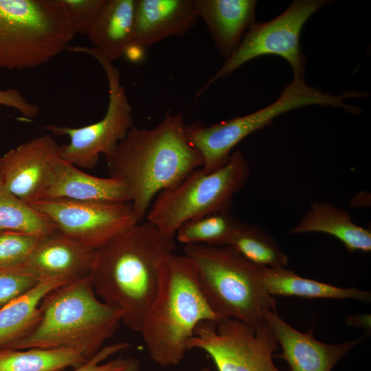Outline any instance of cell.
<instances>
[{
  "mask_svg": "<svg viewBox=\"0 0 371 371\" xmlns=\"http://www.w3.org/2000/svg\"><path fill=\"white\" fill-rule=\"evenodd\" d=\"M181 113L168 110L150 128L133 125L104 156L110 177L122 182L141 223L156 196L201 168L199 152L188 140Z\"/></svg>",
  "mask_w": 371,
  "mask_h": 371,
  "instance_id": "6da1fadb",
  "label": "cell"
},
{
  "mask_svg": "<svg viewBox=\"0 0 371 371\" xmlns=\"http://www.w3.org/2000/svg\"><path fill=\"white\" fill-rule=\"evenodd\" d=\"M175 248V238L146 221L95 250L89 274L94 291L122 312L129 329L140 332L157 293L161 262Z\"/></svg>",
  "mask_w": 371,
  "mask_h": 371,
  "instance_id": "7a4b0ae2",
  "label": "cell"
},
{
  "mask_svg": "<svg viewBox=\"0 0 371 371\" xmlns=\"http://www.w3.org/2000/svg\"><path fill=\"white\" fill-rule=\"evenodd\" d=\"M221 319L204 297L192 261L175 253L165 258L157 295L139 332L150 359L164 368L177 365L197 325Z\"/></svg>",
  "mask_w": 371,
  "mask_h": 371,
  "instance_id": "3957f363",
  "label": "cell"
},
{
  "mask_svg": "<svg viewBox=\"0 0 371 371\" xmlns=\"http://www.w3.org/2000/svg\"><path fill=\"white\" fill-rule=\"evenodd\" d=\"M39 307L32 330L4 349L73 348L93 356L122 323V312L97 296L89 276L54 289Z\"/></svg>",
  "mask_w": 371,
  "mask_h": 371,
  "instance_id": "277c9868",
  "label": "cell"
},
{
  "mask_svg": "<svg viewBox=\"0 0 371 371\" xmlns=\"http://www.w3.org/2000/svg\"><path fill=\"white\" fill-rule=\"evenodd\" d=\"M183 250L194 267L204 297L221 318L236 319L256 329L265 322L264 311L276 308V299L261 282L263 267L231 246L189 245Z\"/></svg>",
  "mask_w": 371,
  "mask_h": 371,
  "instance_id": "5b68a950",
  "label": "cell"
},
{
  "mask_svg": "<svg viewBox=\"0 0 371 371\" xmlns=\"http://www.w3.org/2000/svg\"><path fill=\"white\" fill-rule=\"evenodd\" d=\"M75 36L60 0H0V69L42 65Z\"/></svg>",
  "mask_w": 371,
  "mask_h": 371,
  "instance_id": "8992f818",
  "label": "cell"
},
{
  "mask_svg": "<svg viewBox=\"0 0 371 371\" xmlns=\"http://www.w3.org/2000/svg\"><path fill=\"white\" fill-rule=\"evenodd\" d=\"M249 171V163L240 150L232 153L227 163L212 172L196 169L156 196L146 221L165 236L175 238L184 223L230 210L234 196L245 185Z\"/></svg>",
  "mask_w": 371,
  "mask_h": 371,
  "instance_id": "52a82bcc",
  "label": "cell"
},
{
  "mask_svg": "<svg viewBox=\"0 0 371 371\" xmlns=\"http://www.w3.org/2000/svg\"><path fill=\"white\" fill-rule=\"evenodd\" d=\"M349 94L323 92L306 85L304 78H295L286 85L273 103L243 116L211 124L200 122L186 125V134L190 144L201 154V170L212 172L225 165L234 147L251 133L269 126L278 115L308 105L348 109L344 101Z\"/></svg>",
  "mask_w": 371,
  "mask_h": 371,
  "instance_id": "ba28073f",
  "label": "cell"
},
{
  "mask_svg": "<svg viewBox=\"0 0 371 371\" xmlns=\"http://www.w3.org/2000/svg\"><path fill=\"white\" fill-rule=\"evenodd\" d=\"M70 52L83 53L95 58L102 67L109 87V104L99 121L79 128L49 124L45 129L57 136L67 135L69 142L60 146L61 159L83 169H93L100 156L110 154L134 125L133 109L118 69L93 47L69 46Z\"/></svg>",
  "mask_w": 371,
  "mask_h": 371,
  "instance_id": "9c48e42d",
  "label": "cell"
},
{
  "mask_svg": "<svg viewBox=\"0 0 371 371\" xmlns=\"http://www.w3.org/2000/svg\"><path fill=\"white\" fill-rule=\"evenodd\" d=\"M330 3L326 0H295L276 18L254 23L236 51L196 93V98L216 81L230 76L248 61L265 55L283 58L291 65L293 78H303L306 58L300 41L301 31L315 12Z\"/></svg>",
  "mask_w": 371,
  "mask_h": 371,
  "instance_id": "30bf717a",
  "label": "cell"
},
{
  "mask_svg": "<svg viewBox=\"0 0 371 371\" xmlns=\"http://www.w3.org/2000/svg\"><path fill=\"white\" fill-rule=\"evenodd\" d=\"M187 347L207 353L218 371H283L273 361L279 344L265 322L256 329L232 318L202 322Z\"/></svg>",
  "mask_w": 371,
  "mask_h": 371,
  "instance_id": "8fae6325",
  "label": "cell"
},
{
  "mask_svg": "<svg viewBox=\"0 0 371 371\" xmlns=\"http://www.w3.org/2000/svg\"><path fill=\"white\" fill-rule=\"evenodd\" d=\"M30 205L59 232L94 250L140 223L128 202L43 199Z\"/></svg>",
  "mask_w": 371,
  "mask_h": 371,
  "instance_id": "7c38bea8",
  "label": "cell"
},
{
  "mask_svg": "<svg viewBox=\"0 0 371 371\" xmlns=\"http://www.w3.org/2000/svg\"><path fill=\"white\" fill-rule=\"evenodd\" d=\"M60 146L51 134L30 139L0 156V179L21 201H41L56 161Z\"/></svg>",
  "mask_w": 371,
  "mask_h": 371,
  "instance_id": "4fadbf2b",
  "label": "cell"
},
{
  "mask_svg": "<svg viewBox=\"0 0 371 371\" xmlns=\"http://www.w3.org/2000/svg\"><path fill=\"white\" fill-rule=\"evenodd\" d=\"M95 251L56 230L43 236L26 261L14 269L38 282H70L89 276Z\"/></svg>",
  "mask_w": 371,
  "mask_h": 371,
  "instance_id": "5bb4252c",
  "label": "cell"
},
{
  "mask_svg": "<svg viewBox=\"0 0 371 371\" xmlns=\"http://www.w3.org/2000/svg\"><path fill=\"white\" fill-rule=\"evenodd\" d=\"M263 319L280 346L282 352L276 356L288 363L290 371H331L363 339L362 337L334 344L321 342L290 326L276 308L265 310Z\"/></svg>",
  "mask_w": 371,
  "mask_h": 371,
  "instance_id": "9a60e30c",
  "label": "cell"
},
{
  "mask_svg": "<svg viewBox=\"0 0 371 371\" xmlns=\"http://www.w3.org/2000/svg\"><path fill=\"white\" fill-rule=\"evenodd\" d=\"M199 19L194 0H137L129 49L146 50L167 38L183 36Z\"/></svg>",
  "mask_w": 371,
  "mask_h": 371,
  "instance_id": "2e32d148",
  "label": "cell"
},
{
  "mask_svg": "<svg viewBox=\"0 0 371 371\" xmlns=\"http://www.w3.org/2000/svg\"><path fill=\"white\" fill-rule=\"evenodd\" d=\"M43 199L130 203L126 186L112 178L85 172L60 157L53 168Z\"/></svg>",
  "mask_w": 371,
  "mask_h": 371,
  "instance_id": "e0dca14e",
  "label": "cell"
},
{
  "mask_svg": "<svg viewBox=\"0 0 371 371\" xmlns=\"http://www.w3.org/2000/svg\"><path fill=\"white\" fill-rule=\"evenodd\" d=\"M221 56L228 59L255 23L256 0H194Z\"/></svg>",
  "mask_w": 371,
  "mask_h": 371,
  "instance_id": "ac0fdd59",
  "label": "cell"
},
{
  "mask_svg": "<svg viewBox=\"0 0 371 371\" xmlns=\"http://www.w3.org/2000/svg\"><path fill=\"white\" fill-rule=\"evenodd\" d=\"M137 0H105L86 34L93 48L113 63L126 54L134 39Z\"/></svg>",
  "mask_w": 371,
  "mask_h": 371,
  "instance_id": "d6986e66",
  "label": "cell"
},
{
  "mask_svg": "<svg viewBox=\"0 0 371 371\" xmlns=\"http://www.w3.org/2000/svg\"><path fill=\"white\" fill-rule=\"evenodd\" d=\"M320 232L333 236L342 242L350 253L371 251L370 229L353 222L351 215L341 207L327 202H314L289 234Z\"/></svg>",
  "mask_w": 371,
  "mask_h": 371,
  "instance_id": "ffe728a7",
  "label": "cell"
},
{
  "mask_svg": "<svg viewBox=\"0 0 371 371\" xmlns=\"http://www.w3.org/2000/svg\"><path fill=\"white\" fill-rule=\"evenodd\" d=\"M261 282L270 295L322 299H354L370 302L371 293L357 288H341L297 276L285 267H263Z\"/></svg>",
  "mask_w": 371,
  "mask_h": 371,
  "instance_id": "44dd1931",
  "label": "cell"
},
{
  "mask_svg": "<svg viewBox=\"0 0 371 371\" xmlns=\"http://www.w3.org/2000/svg\"><path fill=\"white\" fill-rule=\"evenodd\" d=\"M69 282H40L32 290L0 308V349L7 348L28 335L38 322L40 304L54 289Z\"/></svg>",
  "mask_w": 371,
  "mask_h": 371,
  "instance_id": "7402d4cb",
  "label": "cell"
},
{
  "mask_svg": "<svg viewBox=\"0 0 371 371\" xmlns=\"http://www.w3.org/2000/svg\"><path fill=\"white\" fill-rule=\"evenodd\" d=\"M92 356L73 348L0 349V371H61Z\"/></svg>",
  "mask_w": 371,
  "mask_h": 371,
  "instance_id": "603a6c76",
  "label": "cell"
},
{
  "mask_svg": "<svg viewBox=\"0 0 371 371\" xmlns=\"http://www.w3.org/2000/svg\"><path fill=\"white\" fill-rule=\"evenodd\" d=\"M241 223L230 210L215 212L184 223L175 237L184 245L228 246Z\"/></svg>",
  "mask_w": 371,
  "mask_h": 371,
  "instance_id": "cb8c5ba5",
  "label": "cell"
},
{
  "mask_svg": "<svg viewBox=\"0 0 371 371\" xmlns=\"http://www.w3.org/2000/svg\"><path fill=\"white\" fill-rule=\"evenodd\" d=\"M228 246L260 267H286L289 262L288 256L274 238L254 225L242 223Z\"/></svg>",
  "mask_w": 371,
  "mask_h": 371,
  "instance_id": "d4e9b609",
  "label": "cell"
},
{
  "mask_svg": "<svg viewBox=\"0 0 371 371\" xmlns=\"http://www.w3.org/2000/svg\"><path fill=\"white\" fill-rule=\"evenodd\" d=\"M0 230L45 236L56 228L45 215L11 193L0 179Z\"/></svg>",
  "mask_w": 371,
  "mask_h": 371,
  "instance_id": "484cf974",
  "label": "cell"
},
{
  "mask_svg": "<svg viewBox=\"0 0 371 371\" xmlns=\"http://www.w3.org/2000/svg\"><path fill=\"white\" fill-rule=\"evenodd\" d=\"M43 236L0 230V269H15L23 265Z\"/></svg>",
  "mask_w": 371,
  "mask_h": 371,
  "instance_id": "4316f807",
  "label": "cell"
},
{
  "mask_svg": "<svg viewBox=\"0 0 371 371\" xmlns=\"http://www.w3.org/2000/svg\"><path fill=\"white\" fill-rule=\"evenodd\" d=\"M129 345L126 342H118L103 347L72 371H141L139 361L133 357L117 358L104 362L109 356L127 348Z\"/></svg>",
  "mask_w": 371,
  "mask_h": 371,
  "instance_id": "83f0119b",
  "label": "cell"
},
{
  "mask_svg": "<svg viewBox=\"0 0 371 371\" xmlns=\"http://www.w3.org/2000/svg\"><path fill=\"white\" fill-rule=\"evenodd\" d=\"M74 32L86 35L95 22L105 0H60Z\"/></svg>",
  "mask_w": 371,
  "mask_h": 371,
  "instance_id": "f1b7e54d",
  "label": "cell"
},
{
  "mask_svg": "<svg viewBox=\"0 0 371 371\" xmlns=\"http://www.w3.org/2000/svg\"><path fill=\"white\" fill-rule=\"evenodd\" d=\"M40 282L14 269H0V308L23 295Z\"/></svg>",
  "mask_w": 371,
  "mask_h": 371,
  "instance_id": "f546056e",
  "label": "cell"
},
{
  "mask_svg": "<svg viewBox=\"0 0 371 371\" xmlns=\"http://www.w3.org/2000/svg\"><path fill=\"white\" fill-rule=\"evenodd\" d=\"M0 105L16 110L28 120L35 118L39 113L38 106L26 100L16 89H0Z\"/></svg>",
  "mask_w": 371,
  "mask_h": 371,
  "instance_id": "4dcf8cb0",
  "label": "cell"
},
{
  "mask_svg": "<svg viewBox=\"0 0 371 371\" xmlns=\"http://www.w3.org/2000/svg\"><path fill=\"white\" fill-rule=\"evenodd\" d=\"M346 322L349 326L370 330V315H351L346 318Z\"/></svg>",
  "mask_w": 371,
  "mask_h": 371,
  "instance_id": "1f68e13d",
  "label": "cell"
},
{
  "mask_svg": "<svg viewBox=\"0 0 371 371\" xmlns=\"http://www.w3.org/2000/svg\"><path fill=\"white\" fill-rule=\"evenodd\" d=\"M200 371H212V370H210L209 368H203Z\"/></svg>",
  "mask_w": 371,
  "mask_h": 371,
  "instance_id": "d6a6232c",
  "label": "cell"
}]
</instances>
